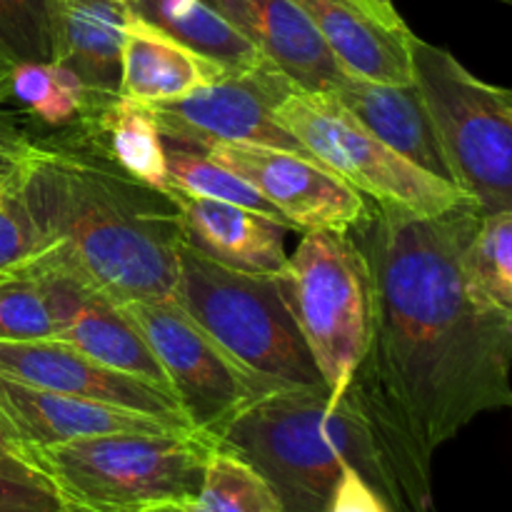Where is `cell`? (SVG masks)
Returning a JSON list of instances; mask_svg holds the SVG:
<instances>
[{
	"label": "cell",
	"mask_w": 512,
	"mask_h": 512,
	"mask_svg": "<svg viewBox=\"0 0 512 512\" xmlns=\"http://www.w3.org/2000/svg\"><path fill=\"white\" fill-rule=\"evenodd\" d=\"M200 153L253 185L300 233L350 235L370 215L365 195L305 153L253 143H208Z\"/></svg>",
	"instance_id": "10"
},
{
	"label": "cell",
	"mask_w": 512,
	"mask_h": 512,
	"mask_svg": "<svg viewBox=\"0 0 512 512\" xmlns=\"http://www.w3.org/2000/svg\"><path fill=\"white\" fill-rule=\"evenodd\" d=\"M123 308L153 350L188 423L200 433L213 435L245 405L280 390L240 368L173 298L135 300Z\"/></svg>",
	"instance_id": "9"
},
{
	"label": "cell",
	"mask_w": 512,
	"mask_h": 512,
	"mask_svg": "<svg viewBox=\"0 0 512 512\" xmlns=\"http://www.w3.org/2000/svg\"><path fill=\"white\" fill-rule=\"evenodd\" d=\"M410 78L448 178L480 213L512 210V93L475 78L453 53L410 38Z\"/></svg>",
	"instance_id": "6"
},
{
	"label": "cell",
	"mask_w": 512,
	"mask_h": 512,
	"mask_svg": "<svg viewBox=\"0 0 512 512\" xmlns=\"http://www.w3.org/2000/svg\"><path fill=\"white\" fill-rule=\"evenodd\" d=\"M30 215L55 253L115 303L173 298L178 213L168 193L78 143L13 130L5 148Z\"/></svg>",
	"instance_id": "3"
},
{
	"label": "cell",
	"mask_w": 512,
	"mask_h": 512,
	"mask_svg": "<svg viewBox=\"0 0 512 512\" xmlns=\"http://www.w3.org/2000/svg\"><path fill=\"white\" fill-rule=\"evenodd\" d=\"M160 512H180V510H160Z\"/></svg>",
	"instance_id": "36"
},
{
	"label": "cell",
	"mask_w": 512,
	"mask_h": 512,
	"mask_svg": "<svg viewBox=\"0 0 512 512\" xmlns=\"http://www.w3.org/2000/svg\"><path fill=\"white\" fill-rule=\"evenodd\" d=\"M290 308L328 395L338 400L373 338V283L353 235L310 230L283 270Z\"/></svg>",
	"instance_id": "7"
},
{
	"label": "cell",
	"mask_w": 512,
	"mask_h": 512,
	"mask_svg": "<svg viewBox=\"0 0 512 512\" xmlns=\"http://www.w3.org/2000/svg\"><path fill=\"white\" fill-rule=\"evenodd\" d=\"M0 55L10 63L50 60L48 0H0Z\"/></svg>",
	"instance_id": "29"
},
{
	"label": "cell",
	"mask_w": 512,
	"mask_h": 512,
	"mask_svg": "<svg viewBox=\"0 0 512 512\" xmlns=\"http://www.w3.org/2000/svg\"><path fill=\"white\" fill-rule=\"evenodd\" d=\"M10 70H13V63L0 55V105L10 98Z\"/></svg>",
	"instance_id": "33"
},
{
	"label": "cell",
	"mask_w": 512,
	"mask_h": 512,
	"mask_svg": "<svg viewBox=\"0 0 512 512\" xmlns=\"http://www.w3.org/2000/svg\"><path fill=\"white\" fill-rule=\"evenodd\" d=\"M128 15L120 0H48L50 60L73 70L88 93L118 95Z\"/></svg>",
	"instance_id": "19"
},
{
	"label": "cell",
	"mask_w": 512,
	"mask_h": 512,
	"mask_svg": "<svg viewBox=\"0 0 512 512\" xmlns=\"http://www.w3.org/2000/svg\"><path fill=\"white\" fill-rule=\"evenodd\" d=\"M288 83L273 65L228 73L173 103L148 105L163 140L200 150L208 143H253L305 153L303 145L273 118V100ZM308 155V153H305Z\"/></svg>",
	"instance_id": "12"
},
{
	"label": "cell",
	"mask_w": 512,
	"mask_h": 512,
	"mask_svg": "<svg viewBox=\"0 0 512 512\" xmlns=\"http://www.w3.org/2000/svg\"><path fill=\"white\" fill-rule=\"evenodd\" d=\"M180 512H285L273 485L225 445H213L203 480Z\"/></svg>",
	"instance_id": "23"
},
{
	"label": "cell",
	"mask_w": 512,
	"mask_h": 512,
	"mask_svg": "<svg viewBox=\"0 0 512 512\" xmlns=\"http://www.w3.org/2000/svg\"><path fill=\"white\" fill-rule=\"evenodd\" d=\"M0 458H25L23 443L13 433V428L3 418V413H0Z\"/></svg>",
	"instance_id": "32"
},
{
	"label": "cell",
	"mask_w": 512,
	"mask_h": 512,
	"mask_svg": "<svg viewBox=\"0 0 512 512\" xmlns=\"http://www.w3.org/2000/svg\"><path fill=\"white\" fill-rule=\"evenodd\" d=\"M120 3H125V5H133L135 0H120Z\"/></svg>",
	"instance_id": "35"
},
{
	"label": "cell",
	"mask_w": 512,
	"mask_h": 512,
	"mask_svg": "<svg viewBox=\"0 0 512 512\" xmlns=\"http://www.w3.org/2000/svg\"><path fill=\"white\" fill-rule=\"evenodd\" d=\"M248 460L285 512H325L353 468L393 512H433V455L410 433L365 365L348 390L280 388L260 395L213 433Z\"/></svg>",
	"instance_id": "2"
},
{
	"label": "cell",
	"mask_w": 512,
	"mask_h": 512,
	"mask_svg": "<svg viewBox=\"0 0 512 512\" xmlns=\"http://www.w3.org/2000/svg\"><path fill=\"white\" fill-rule=\"evenodd\" d=\"M465 265L485 298L512 310V210L480 213L465 248Z\"/></svg>",
	"instance_id": "26"
},
{
	"label": "cell",
	"mask_w": 512,
	"mask_h": 512,
	"mask_svg": "<svg viewBox=\"0 0 512 512\" xmlns=\"http://www.w3.org/2000/svg\"><path fill=\"white\" fill-rule=\"evenodd\" d=\"M10 133H13V128H10V125L0 118V170L8 168V163H5V145H8Z\"/></svg>",
	"instance_id": "34"
},
{
	"label": "cell",
	"mask_w": 512,
	"mask_h": 512,
	"mask_svg": "<svg viewBox=\"0 0 512 512\" xmlns=\"http://www.w3.org/2000/svg\"><path fill=\"white\" fill-rule=\"evenodd\" d=\"M55 338V325L28 265L0 275V343Z\"/></svg>",
	"instance_id": "28"
},
{
	"label": "cell",
	"mask_w": 512,
	"mask_h": 512,
	"mask_svg": "<svg viewBox=\"0 0 512 512\" xmlns=\"http://www.w3.org/2000/svg\"><path fill=\"white\" fill-rule=\"evenodd\" d=\"M0 413L23 443V450L95 438V435L193 430L153 415L33 388L3 375H0Z\"/></svg>",
	"instance_id": "16"
},
{
	"label": "cell",
	"mask_w": 512,
	"mask_h": 512,
	"mask_svg": "<svg viewBox=\"0 0 512 512\" xmlns=\"http://www.w3.org/2000/svg\"><path fill=\"white\" fill-rule=\"evenodd\" d=\"M298 88L330 93L345 70L295 0H205Z\"/></svg>",
	"instance_id": "15"
},
{
	"label": "cell",
	"mask_w": 512,
	"mask_h": 512,
	"mask_svg": "<svg viewBox=\"0 0 512 512\" xmlns=\"http://www.w3.org/2000/svg\"><path fill=\"white\" fill-rule=\"evenodd\" d=\"M328 95L395 153L428 173L450 180L428 113L413 83H378L345 73V78Z\"/></svg>",
	"instance_id": "20"
},
{
	"label": "cell",
	"mask_w": 512,
	"mask_h": 512,
	"mask_svg": "<svg viewBox=\"0 0 512 512\" xmlns=\"http://www.w3.org/2000/svg\"><path fill=\"white\" fill-rule=\"evenodd\" d=\"M348 75L405 85L413 30L375 0H295Z\"/></svg>",
	"instance_id": "14"
},
{
	"label": "cell",
	"mask_w": 512,
	"mask_h": 512,
	"mask_svg": "<svg viewBox=\"0 0 512 512\" xmlns=\"http://www.w3.org/2000/svg\"><path fill=\"white\" fill-rule=\"evenodd\" d=\"M0 375L33 385V388L75 395V398L153 415V418L168 420V423L193 428L175 395H170L168 390L118 368H110L63 340L0 343Z\"/></svg>",
	"instance_id": "13"
},
{
	"label": "cell",
	"mask_w": 512,
	"mask_h": 512,
	"mask_svg": "<svg viewBox=\"0 0 512 512\" xmlns=\"http://www.w3.org/2000/svg\"><path fill=\"white\" fill-rule=\"evenodd\" d=\"M0 512H65V508L33 463L0 458Z\"/></svg>",
	"instance_id": "30"
},
{
	"label": "cell",
	"mask_w": 512,
	"mask_h": 512,
	"mask_svg": "<svg viewBox=\"0 0 512 512\" xmlns=\"http://www.w3.org/2000/svg\"><path fill=\"white\" fill-rule=\"evenodd\" d=\"M53 245L30 215L13 170H0V275L25 268Z\"/></svg>",
	"instance_id": "27"
},
{
	"label": "cell",
	"mask_w": 512,
	"mask_h": 512,
	"mask_svg": "<svg viewBox=\"0 0 512 512\" xmlns=\"http://www.w3.org/2000/svg\"><path fill=\"white\" fill-rule=\"evenodd\" d=\"M165 145V193L193 195V198H210L223 200V203L243 205V208L255 210V213L273 218L278 223L293 225L258 193L250 183H245L240 175L233 170L223 168L215 160L200 150L190 148V145L175 143V140H163ZM295 230V228H293Z\"/></svg>",
	"instance_id": "24"
},
{
	"label": "cell",
	"mask_w": 512,
	"mask_h": 512,
	"mask_svg": "<svg viewBox=\"0 0 512 512\" xmlns=\"http://www.w3.org/2000/svg\"><path fill=\"white\" fill-rule=\"evenodd\" d=\"M130 8L230 73H248L268 65L253 43L205 0H135Z\"/></svg>",
	"instance_id": "22"
},
{
	"label": "cell",
	"mask_w": 512,
	"mask_h": 512,
	"mask_svg": "<svg viewBox=\"0 0 512 512\" xmlns=\"http://www.w3.org/2000/svg\"><path fill=\"white\" fill-rule=\"evenodd\" d=\"M213 435L200 430L113 433L25 448L65 512L180 510L203 480Z\"/></svg>",
	"instance_id": "4"
},
{
	"label": "cell",
	"mask_w": 512,
	"mask_h": 512,
	"mask_svg": "<svg viewBox=\"0 0 512 512\" xmlns=\"http://www.w3.org/2000/svg\"><path fill=\"white\" fill-rule=\"evenodd\" d=\"M273 118L310 158L370 198V203L395 205L425 218L475 208L450 180L410 163L368 133L328 93H308L288 80L273 100Z\"/></svg>",
	"instance_id": "8"
},
{
	"label": "cell",
	"mask_w": 512,
	"mask_h": 512,
	"mask_svg": "<svg viewBox=\"0 0 512 512\" xmlns=\"http://www.w3.org/2000/svg\"><path fill=\"white\" fill-rule=\"evenodd\" d=\"M178 213L180 238L210 260L233 270L278 275L288 265L285 235L293 228L273 218L223 203L168 190Z\"/></svg>",
	"instance_id": "17"
},
{
	"label": "cell",
	"mask_w": 512,
	"mask_h": 512,
	"mask_svg": "<svg viewBox=\"0 0 512 512\" xmlns=\"http://www.w3.org/2000/svg\"><path fill=\"white\" fill-rule=\"evenodd\" d=\"M228 73L130 8L120 50V98L143 105L173 103Z\"/></svg>",
	"instance_id": "18"
},
{
	"label": "cell",
	"mask_w": 512,
	"mask_h": 512,
	"mask_svg": "<svg viewBox=\"0 0 512 512\" xmlns=\"http://www.w3.org/2000/svg\"><path fill=\"white\" fill-rule=\"evenodd\" d=\"M478 218V208L425 218L370 203L350 233L373 283L363 365L430 455L512 405V310L485 298L465 265Z\"/></svg>",
	"instance_id": "1"
},
{
	"label": "cell",
	"mask_w": 512,
	"mask_h": 512,
	"mask_svg": "<svg viewBox=\"0 0 512 512\" xmlns=\"http://www.w3.org/2000/svg\"><path fill=\"white\" fill-rule=\"evenodd\" d=\"M325 512H393L383 498L355 473L353 468H345L338 485L333 490L328 510Z\"/></svg>",
	"instance_id": "31"
},
{
	"label": "cell",
	"mask_w": 512,
	"mask_h": 512,
	"mask_svg": "<svg viewBox=\"0 0 512 512\" xmlns=\"http://www.w3.org/2000/svg\"><path fill=\"white\" fill-rule=\"evenodd\" d=\"M10 98L18 100L35 120L48 128L78 125L93 93H88L78 75L55 60L13 63Z\"/></svg>",
	"instance_id": "25"
},
{
	"label": "cell",
	"mask_w": 512,
	"mask_h": 512,
	"mask_svg": "<svg viewBox=\"0 0 512 512\" xmlns=\"http://www.w3.org/2000/svg\"><path fill=\"white\" fill-rule=\"evenodd\" d=\"M28 273L38 283L48 305L55 340H63L110 368L148 380L173 395L163 368L123 305L88 283L73 265L55 253V248L33 260Z\"/></svg>",
	"instance_id": "11"
},
{
	"label": "cell",
	"mask_w": 512,
	"mask_h": 512,
	"mask_svg": "<svg viewBox=\"0 0 512 512\" xmlns=\"http://www.w3.org/2000/svg\"><path fill=\"white\" fill-rule=\"evenodd\" d=\"M173 300L248 373L278 388L328 390L300 335L283 273L220 265L178 240Z\"/></svg>",
	"instance_id": "5"
},
{
	"label": "cell",
	"mask_w": 512,
	"mask_h": 512,
	"mask_svg": "<svg viewBox=\"0 0 512 512\" xmlns=\"http://www.w3.org/2000/svg\"><path fill=\"white\" fill-rule=\"evenodd\" d=\"M80 143L98 150L130 178L165 193V145L148 105L93 95L78 123Z\"/></svg>",
	"instance_id": "21"
}]
</instances>
